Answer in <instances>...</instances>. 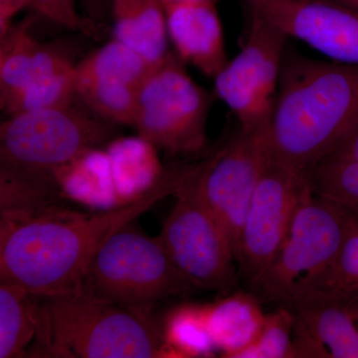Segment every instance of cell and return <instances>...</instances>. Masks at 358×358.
Listing matches in <instances>:
<instances>
[{
    "label": "cell",
    "instance_id": "obj_1",
    "mask_svg": "<svg viewBox=\"0 0 358 358\" xmlns=\"http://www.w3.org/2000/svg\"><path fill=\"white\" fill-rule=\"evenodd\" d=\"M180 173L152 192L98 214L57 211L53 206L16 219L0 249V282H10L39 296L80 291L90 263L115 231L160 200L174 195Z\"/></svg>",
    "mask_w": 358,
    "mask_h": 358
},
{
    "label": "cell",
    "instance_id": "obj_2",
    "mask_svg": "<svg viewBox=\"0 0 358 358\" xmlns=\"http://www.w3.org/2000/svg\"><path fill=\"white\" fill-rule=\"evenodd\" d=\"M358 124V65L282 59L270 122L272 157L308 171Z\"/></svg>",
    "mask_w": 358,
    "mask_h": 358
},
{
    "label": "cell",
    "instance_id": "obj_3",
    "mask_svg": "<svg viewBox=\"0 0 358 358\" xmlns=\"http://www.w3.org/2000/svg\"><path fill=\"white\" fill-rule=\"evenodd\" d=\"M28 357H164V338L150 308L127 307L80 289L40 298Z\"/></svg>",
    "mask_w": 358,
    "mask_h": 358
},
{
    "label": "cell",
    "instance_id": "obj_4",
    "mask_svg": "<svg viewBox=\"0 0 358 358\" xmlns=\"http://www.w3.org/2000/svg\"><path fill=\"white\" fill-rule=\"evenodd\" d=\"M357 222L355 212L310 188L296 207L274 261L251 288L284 306L315 291Z\"/></svg>",
    "mask_w": 358,
    "mask_h": 358
},
{
    "label": "cell",
    "instance_id": "obj_5",
    "mask_svg": "<svg viewBox=\"0 0 358 358\" xmlns=\"http://www.w3.org/2000/svg\"><path fill=\"white\" fill-rule=\"evenodd\" d=\"M112 129L72 106L0 117V166L53 188L52 176Z\"/></svg>",
    "mask_w": 358,
    "mask_h": 358
},
{
    "label": "cell",
    "instance_id": "obj_6",
    "mask_svg": "<svg viewBox=\"0 0 358 358\" xmlns=\"http://www.w3.org/2000/svg\"><path fill=\"white\" fill-rule=\"evenodd\" d=\"M124 226L101 245L90 263L82 289L96 298L131 308L192 289L171 262L159 236Z\"/></svg>",
    "mask_w": 358,
    "mask_h": 358
},
{
    "label": "cell",
    "instance_id": "obj_7",
    "mask_svg": "<svg viewBox=\"0 0 358 358\" xmlns=\"http://www.w3.org/2000/svg\"><path fill=\"white\" fill-rule=\"evenodd\" d=\"M211 105L210 94L169 53L141 84L133 127L169 154H195L206 143Z\"/></svg>",
    "mask_w": 358,
    "mask_h": 358
},
{
    "label": "cell",
    "instance_id": "obj_8",
    "mask_svg": "<svg viewBox=\"0 0 358 358\" xmlns=\"http://www.w3.org/2000/svg\"><path fill=\"white\" fill-rule=\"evenodd\" d=\"M190 169L159 238L192 288L227 291L236 285V258L227 235L190 183Z\"/></svg>",
    "mask_w": 358,
    "mask_h": 358
},
{
    "label": "cell",
    "instance_id": "obj_9",
    "mask_svg": "<svg viewBox=\"0 0 358 358\" xmlns=\"http://www.w3.org/2000/svg\"><path fill=\"white\" fill-rule=\"evenodd\" d=\"M271 155L268 127L239 126L220 150L192 166L188 173L195 192L227 235L235 258L247 209Z\"/></svg>",
    "mask_w": 358,
    "mask_h": 358
},
{
    "label": "cell",
    "instance_id": "obj_10",
    "mask_svg": "<svg viewBox=\"0 0 358 358\" xmlns=\"http://www.w3.org/2000/svg\"><path fill=\"white\" fill-rule=\"evenodd\" d=\"M310 189L308 171L271 155L250 201L238 245L237 265L250 286L274 261L296 207Z\"/></svg>",
    "mask_w": 358,
    "mask_h": 358
},
{
    "label": "cell",
    "instance_id": "obj_11",
    "mask_svg": "<svg viewBox=\"0 0 358 358\" xmlns=\"http://www.w3.org/2000/svg\"><path fill=\"white\" fill-rule=\"evenodd\" d=\"M288 37L252 14L242 50L213 78L218 98L244 129L268 127Z\"/></svg>",
    "mask_w": 358,
    "mask_h": 358
},
{
    "label": "cell",
    "instance_id": "obj_12",
    "mask_svg": "<svg viewBox=\"0 0 358 358\" xmlns=\"http://www.w3.org/2000/svg\"><path fill=\"white\" fill-rule=\"evenodd\" d=\"M252 14L331 61L358 65V11L327 0H249Z\"/></svg>",
    "mask_w": 358,
    "mask_h": 358
},
{
    "label": "cell",
    "instance_id": "obj_13",
    "mask_svg": "<svg viewBox=\"0 0 358 358\" xmlns=\"http://www.w3.org/2000/svg\"><path fill=\"white\" fill-rule=\"evenodd\" d=\"M152 68L113 39L76 66V96L107 121L134 126L138 92Z\"/></svg>",
    "mask_w": 358,
    "mask_h": 358
},
{
    "label": "cell",
    "instance_id": "obj_14",
    "mask_svg": "<svg viewBox=\"0 0 358 358\" xmlns=\"http://www.w3.org/2000/svg\"><path fill=\"white\" fill-rule=\"evenodd\" d=\"M350 296L317 289L286 306L294 315V357L358 358Z\"/></svg>",
    "mask_w": 358,
    "mask_h": 358
},
{
    "label": "cell",
    "instance_id": "obj_15",
    "mask_svg": "<svg viewBox=\"0 0 358 358\" xmlns=\"http://www.w3.org/2000/svg\"><path fill=\"white\" fill-rule=\"evenodd\" d=\"M167 36L181 61L214 78L228 62L222 22L213 0L164 7Z\"/></svg>",
    "mask_w": 358,
    "mask_h": 358
},
{
    "label": "cell",
    "instance_id": "obj_16",
    "mask_svg": "<svg viewBox=\"0 0 358 358\" xmlns=\"http://www.w3.org/2000/svg\"><path fill=\"white\" fill-rule=\"evenodd\" d=\"M27 24L9 29L0 36L4 55L0 65V115L3 117L23 90L35 80L60 69L69 60L40 43Z\"/></svg>",
    "mask_w": 358,
    "mask_h": 358
},
{
    "label": "cell",
    "instance_id": "obj_17",
    "mask_svg": "<svg viewBox=\"0 0 358 358\" xmlns=\"http://www.w3.org/2000/svg\"><path fill=\"white\" fill-rule=\"evenodd\" d=\"M120 201L133 202L178 176L182 167L162 166L157 148L141 136L110 141L107 150Z\"/></svg>",
    "mask_w": 358,
    "mask_h": 358
},
{
    "label": "cell",
    "instance_id": "obj_18",
    "mask_svg": "<svg viewBox=\"0 0 358 358\" xmlns=\"http://www.w3.org/2000/svg\"><path fill=\"white\" fill-rule=\"evenodd\" d=\"M114 39L133 49L150 65L169 56L166 11L159 0H110Z\"/></svg>",
    "mask_w": 358,
    "mask_h": 358
},
{
    "label": "cell",
    "instance_id": "obj_19",
    "mask_svg": "<svg viewBox=\"0 0 358 358\" xmlns=\"http://www.w3.org/2000/svg\"><path fill=\"white\" fill-rule=\"evenodd\" d=\"M207 326L216 352L236 358L258 336L265 320L256 296L239 292L205 305Z\"/></svg>",
    "mask_w": 358,
    "mask_h": 358
},
{
    "label": "cell",
    "instance_id": "obj_20",
    "mask_svg": "<svg viewBox=\"0 0 358 358\" xmlns=\"http://www.w3.org/2000/svg\"><path fill=\"white\" fill-rule=\"evenodd\" d=\"M40 298L0 282V358L28 357L38 326Z\"/></svg>",
    "mask_w": 358,
    "mask_h": 358
},
{
    "label": "cell",
    "instance_id": "obj_21",
    "mask_svg": "<svg viewBox=\"0 0 358 358\" xmlns=\"http://www.w3.org/2000/svg\"><path fill=\"white\" fill-rule=\"evenodd\" d=\"M52 183L73 199L84 201H120L115 189L109 155L98 148L82 152L52 176Z\"/></svg>",
    "mask_w": 358,
    "mask_h": 358
},
{
    "label": "cell",
    "instance_id": "obj_22",
    "mask_svg": "<svg viewBox=\"0 0 358 358\" xmlns=\"http://www.w3.org/2000/svg\"><path fill=\"white\" fill-rule=\"evenodd\" d=\"M164 357H212L216 348L207 326L205 305H183L166 317L162 329Z\"/></svg>",
    "mask_w": 358,
    "mask_h": 358
},
{
    "label": "cell",
    "instance_id": "obj_23",
    "mask_svg": "<svg viewBox=\"0 0 358 358\" xmlns=\"http://www.w3.org/2000/svg\"><path fill=\"white\" fill-rule=\"evenodd\" d=\"M76 96V66L69 62L60 69L40 77L21 92L6 115L26 110L67 107Z\"/></svg>",
    "mask_w": 358,
    "mask_h": 358
},
{
    "label": "cell",
    "instance_id": "obj_24",
    "mask_svg": "<svg viewBox=\"0 0 358 358\" xmlns=\"http://www.w3.org/2000/svg\"><path fill=\"white\" fill-rule=\"evenodd\" d=\"M313 192L358 215V162L324 159L308 171Z\"/></svg>",
    "mask_w": 358,
    "mask_h": 358
},
{
    "label": "cell",
    "instance_id": "obj_25",
    "mask_svg": "<svg viewBox=\"0 0 358 358\" xmlns=\"http://www.w3.org/2000/svg\"><path fill=\"white\" fill-rule=\"evenodd\" d=\"M53 189L0 166V216L20 218L52 206Z\"/></svg>",
    "mask_w": 358,
    "mask_h": 358
},
{
    "label": "cell",
    "instance_id": "obj_26",
    "mask_svg": "<svg viewBox=\"0 0 358 358\" xmlns=\"http://www.w3.org/2000/svg\"><path fill=\"white\" fill-rule=\"evenodd\" d=\"M280 308L265 315L263 326L253 343L236 358L294 357V315L291 308Z\"/></svg>",
    "mask_w": 358,
    "mask_h": 358
},
{
    "label": "cell",
    "instance_id": "obj_27",
    "mask_svg": "<svg viewBox=\"0 0 358 358\" xmlns=\"http://www.w3.org/2000/svg\"><path fill=\"white\" fill-rule=\"evenodd\" d=\"M317 289H329L343 296H358V222L345 238L338 256L317 284Z\"/></svg>",
    "mask_w": 358,
    "mask_h": 358
},
{
    "label": "cell",
    "instance_id": "obj_28",
    "mask_svg": "<svg viewBox=\"0 0 358 358\" xmlns=\"http://www.w3.org/2000/svg\"><path fill=\"white\" fill-rule=\"evenodd\" d=\"M31 7L49 20L86 34L96 33V28L90 21L77 13L74 0H30Z\"/></svg>",
    "mask_w": 358,
    "mask_h": 358
},
{
    "label": "cell",
    "instance_id": "obj_29",
    "mask_svg": "<svg viewBox=\"0 0 358 358\" xmlns=\"http://www.w3.org/2000/svg\"><path fill=\"white\" fill-rule=\"evenodd\" d=\"M324 159L358 162V124L336 143Z\"/></svg>",
    "mask_w": 358,
    "mask_h": 358
},
{
    "label": "cell",
    "instance_id": "obj_30",
    "mask_svg": "<svg viewBox=\"0 0 358 358\" xmlns=\"http://www.w3.org/2000/svg\"><path fill=\"white\" fill-rule=\"evenodd\" d=\"M18 13H20V9L0 3V36H2L9 29L11 20Z\"/></svg>",
    "mask_w": 358,
    "mask_h": 358
},
{
    "label": "cell",
    "instance_id": "obj_31",
    "mask_svg": "<svg viewBox=\"0 0 358 358\" xmlns=\"http://www.w3.org/2000/svg\"><path fill=\"white\" fill-rule=\"evenodd\" d=\"M17 218L3 217L0 216V249L6 241L9 231L13 228L14 221Z\"/></svg>",
    "mask_w": 358,
    "mask_h": 358
},
{
    "label": "cell",
    "instance_id": "obj_32",
    "mask_svg": "<svg viewBox=\"0 0 358 358\" xmlns=\"http://www.w3.org/2000/svg\"><path fill=\"white\" fill-rule=\"evenodd\" d=\"M0 3L15 7V8L20 9V11L22 9L27 8V7H31L30 0H0Z\"/></svg>",
    "mask_w": 358,
    "mask_h": 358
},
{
    "label": "cell",
    "instance_id": "obj_33",
    "mask_svg": "<svg viewBox=\"0 0 358 358\" xmlns=\"http://www.w3.org/2000/svg\"><path fill=\"white\" fill-rule=\"evenodd\" d=\"M327 1L333 2L338 6L348 7V8L355 9L358 6V0H327Z\"/></svg>",
    "mask_w": 358,
    "mask_h": 358
},
{
    "label": "cell",
    "instance_id": "obj_34",
    "mask_svg": "<svg viewBox=\"0 0 358 358\" xmlns=\"http://www.w3.org/2000/svg\"><path fill=\"white\" fill-rule=\"evenodd\" d=\"M350 306H352L353 315H355V320H357L358 324V296H353L352 300H350Z\"/></svg>",
    "mask_w": 358,
    "mask_h": 358
},
{
    "label": "cell",
    "instance_id": "obj_35",
    "mask_svg": "<svg viewBox=\"0 0 358 358\" xmlns=\"http://www.w3.org/2000/svg\"><path fill=\"white\" fill-rule=\"evenodd\" d=\"M164 7L181 3V2L193 1V0H159Z\"/></svg>",
    "mask_w": 358,
    "mask_h": 358
},
{
    "label": "cell",
    "instance_id": "obj_36",
    "mask_svg": "<svg viewBox=\"0 0 358 358\" xmlns=\"http://www.w3.org/2000/svg\"><path fill=\"white\" fill-rule=\"evenodd\" d=\"M355 10L358 11V6H357V8L355 9Z\"/></svg>",
    "mask_w": 358,
    "mask_h": 358
},
{
    "label": "cell",
    "instance_id": "obj_37",
    "mask_svg": "<svg viewBox=\"0 0 358 358\" xmlns=\"http://www.w3.org/2000/svg\"><path fill=\"white\" fill-rule=\"evenodd\" d=\"M0 117H1V115H0Z\"/></svg>",
    "mask_w": 358,
    "mask_h": 358
}]
</instances>
